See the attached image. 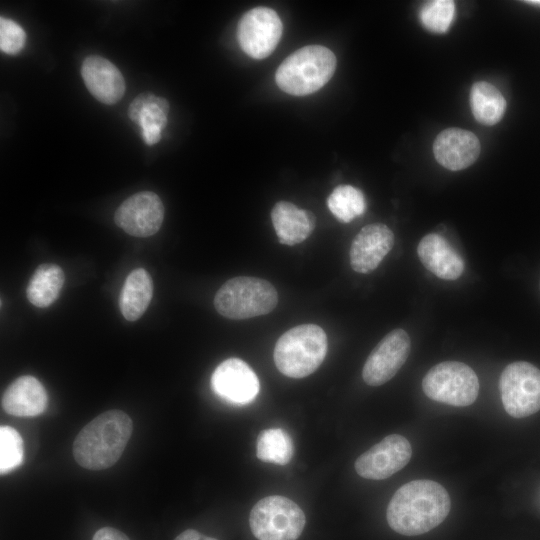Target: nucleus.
<instances>
[{
  "label": "nucleus",
  "mask_w": 540,
  "mask_h": 540,
  "mask_svg": "<svg viewBox=\"0 0 540 540\" xmlns=\"http://www.w3.org/2000/svg\"><path fill=\"white\" fill-rule=\"evenodd\" d=\"M1 403L4 411L10 415L38 416L46 409L47 393L38 379L24 375L6 388Z\"/></svg>",
  "instance_id": "obj_18"
},
{
  "label": "nucleus",
  "mask_w": 540,
  "mask_h": 540,
  "mask_svg": "<svg viewBox=\"0 0 540 540\" xmlns=\"http://www.w3.org/2000/svg\"><path fill=\"white\" fill-rule=\"evenodd\" d=\"M394 245L392 230L383 223L364 226L351 243L349 259L351 268L361 274L373 272Z\"/></svg>",
  "instance_id": "obj_14"
},
{
  "label": "nucleus",
  "mask_w": 540,
  "mask_h": 540,
  "mask_svg": "<svg viewBox=\"0 0 540 540\" xmlns=\"http://www.w3.org/2000/svg\"><path fill=\"white\" fill-rule=\"evenodd\" d=\"M450 508L449 494L442 485L419 479L402 485L394 493L387 507L386 518L395 532L416 536L441 524Z\"/></svg>",
  "instance_id": "obj_1"
},
{
  "label": "nucleus",
  "mask_w": 540,
  "mask_h": 540,
  "mask_svg": "<svg viewBox=\"0 0 540 540\" xmlns=\"http://www.w3.org/2000/svg\"><path fill=\"white\" fill-rule=\"evenodd\" d=\"M92 540H130L121 531L112 527H103L96 531Z\"/></svg>",
  "instance_id": "obj_29"
},
{
  "label": "nucleus",
  "mask_w": 540,
  "mask_h": 540,
  "mask_svg": "<svg viewBox=\"0 0 540 540\" xmlns=\"http://www.w3.org/2000/svg\"><path fill=\"white\" fill-rule=\"evenodd\" d=\"M132 430V420L123 411L110 410L98 415L76 436L73 443L75 461L89 470L113 466L125 450Z\"/></svg>",
  "instance_id": "obj_2"
},
{
  "label": "nucleus",
  "mask_w": 540,
  "mask_h": 540,
  "mask_svg": "<svg viewBox=\"0 0 540 540\" xmlns=\"http://www.w3.org/2000/svg\"><path fill=\"white\" fill-rule=\"evenodd\" d=\"M23 459V441L12 427H0V472L5 474L18 467Z\"/></svg>",
  "instance_id": "obj_27"
},
{
  "label": "nucleus",
  "mask_w": 540,
  "mask_h": 540,
  "mask_svg": "<svg viewBox=\"0 0 540 540\" xmlns=\"http://www.w3.org/2000/svg\"><path fill=\"white\" fill-rule=\"evenodd\" d=\"M499 390L505 411L514 418L540 410V370L529 362L507 365L499 379Z\"/></svg>",
  "instance_id": "obj_8"
},
{
  "label": "nucleus",
  "mask_w": 540,
  "mask_h": 540,
  "mask_svg": "<svg viewBox=\"0 0 540 540\" xmlns=\"http://www.w3.org/2000/svg\"><path fill=\"white\" fill-rule=\"evenodd\" d=\"M283 32L276 11L258 6L245 12L237 26V40L243 52L251 58H267L276 49Z\"/></svg>",
  "instance_id": "obj_9"
},
{
  "label": "nucleus",
  "mask_w": 540,
  "mask_h": 540,
  "mask_svg": "<svg viewBox=\"0 0 540 540\" xmlns=\"http://www.w3.org/2000/svg\"><path fill=\"white\" fill-rule=\"evenodd\" d=\"M539 288H540V285H539Z\"/></svg>",
  "instance_id": "obj_32"
},
{
  "label": "nucleus",
  "mask_w": 540,
  "mask_h": 540,
  "mask_svg": "<svg viewBox=\"0 0 540 540\" xmlns=\"http://www.w3.org/2000/svg\"><path fill=\"white\" fill-rule=\"evenodd\" d=\"M306 523L302 509L284 496L259 500L252 508L249 525L258 540H296Z\"/></svg>",
  "instance_id": "obj_6"
},
{
  "label": "nucleus",
  "mask_w": 540,
  "mask_h": 540,
  "mask_svg": "<svg viewBox=\"0 0 540 540\" xmlns=\"http://www.w3.org/2000/svg\"><path fill=\"white\" fill-rule=\"evenodd\" d=\"M327 336L316 324H302L283 333L276 342L273 358L277 369L290 378H304L322 364L327 353Z\"/></svg>",
  "instance_id": "obj_4"
},
{
  "label": "nucleus",
  "mask_w": 540,
  "mask_h": 540,
  "mask_svg": "<svg viewBox=\"0 0 540 540\" xmlns=\"http://www.w3.org/2000/svg\"><path fill=\"white\" fill-rule=\"evenodd\" d=\"M336 64V56L329 48L307 45L282 61L275 81L287 94L306 96L321 89L332 78Z\"/></svg>",
  "instance_id": "obj_3"
},
{
  "label": "nucleus",
  "mask_w": 540,
  "mask_h": 540,
  "mask_svg": "<svg viewBox=\"0 0 540 540\" xmlns=\"http://www.w3.org/2000/svg\"><path fill=\"white\" fill-rule=\"evenodd\" d=\"M454 16L455 3L451 0L428 1L419 11L422 25L433 33L447 32Z\"/></svg>",
  "instance_id": "obj_26"
},
{
  "label": "nucleus",
  "mask_w": 540,
  "mask_h": 540,
  "mask_svg": "<svg viewBox=\"0 0 540 540\" xmlns=\"http://www.w3.org/2000/svg\"><path fill=\"white\" fill-rule=\"evenodd\" d=\"M327 206L340 222L348 223L365 212L366 200L360 189L339 185L329 195Z\"/></svg>",
  "instance_id": "obj_25"
},
{
  "label": "nucleus",
  "mask_w": 540,
  "mask_h": 540,
  "mask_svg": "<svg viewBox=\"0 0 540 540\" xmlns=\"http://www.w3.org/2000/svg\"><path fill=\"white\" fill-rule=\"evenodd\" d=\"M433 153L440 165L451 171H459L477 160L480 142L477 136L468 130L448 128L435 138Z\"/></svg>",
  "instance_id": "obj_15"
},
{
  "label": "nucleus",
  "mask_w": 540,
  "mask_h": 540,
  "mask_svg": "<svg viewBox=\"0 0 540 540\" xmlns=\"http://www.w3.org/2000/svg\"><path fill=\"white\" fill-rule=\"evenodd\" d=\"M65 275L55 264H41L33 273L28 286L27 298L36 307L44 308L58 298Z\"/></svg>",
  "instance_id": "obj_21"
},
{
  "label": "nucleus",
  "mask_w": 540,
  "mask_h": 540,
  "mask_svg": "<svg viewBox=\"0 0 540 540\" xmlns=\"http://www.w3.org/2000/svg\"><path fill=\"white\" fill-rule=\"evenodd\" d=\"M164 219V206L159 196L142 191L127 198L116 210L115 222L126 233L135 237L155 234Z\"/></svg>",
  "instance_id": "obj_12"
},
{
  "label": "nucleus",
  "mask_w": 540,
  "mask_h": 540,
  "mask_svg": "<svg viewBox=\"0 0 540 540\" xmlns=\"http://www.w3.org/2000/svg\"><path fill=\"white\" fill-rule=\"evenodd\" d=\"M174 540H217L215 538L201 534L194 529H187L179 534Z\"/></svg>",
  "instance_id": "obj_30"
},
{
  "label": "nucleus",
  "mask_w": 540,
  "mask_h": 540,
  "mask_svg": "<svg viewBox=\"0 0 540 540\" xmlns=\"http://www.w3.org/2000/svg\"><path fill=\"white\" fill-rule=\"evenodd\" d=\"M278 303V293L267 280L238 276L226 281L214 297L217 312L232 320L266 315Z\"/></svg>",
  "instance_id": "obj_5"
},
{
  "label": "nucleus",
  "mask_w": 540,
  "mask_h": 540,
  "mask_svg": "<svg viewBox=\"0 0 540 540\" xmlns=\"http://www.w3.org/2000/svg\"><path fill=\"white\" fill-rule=\"evenodd\" d=\"M271 220L279 242L293 246L307 239L316 227L315 215L288 201L277 202Z\"/></svg>",
  "instance_id": "obj_19"
},
{
  "label": "nucleus",
  "mask_w": 540,
  "mask_h": 540,
  "mask_svg": "<svg viewBox=\"0 0 540 540\" xmlns=\"http://www.w3.org/2000/svg\"><path fill=\"white\" fill-rule=\"evenodd\" d=\"M81 74L89 92L104 104H114L124 95L125 81L121 72L101 56L85 58Z\"/></svg>",
  "instance_id": "obj_16"
},
{
  "label": "nucleus",
  "mask_w": 540,
  "mask_h": 540,
  "mask_svg": "<svg viewBox=\"0 0 540 540\" xmlns=\"http://www.w3.org/2000/svg\"><path fill=\"white\" fill-rule=\"evenodd\" d=\"M293 453L292 439L283 429L271 428L259 433L256 455L261 461L285 465L292 459Z\"/></svg>",
  "instance_id": "obj_24"
},
{
  "label": "nucleus",
  "mask_w": 540,
  "mask_h": 540,
  "mask_svg": "<svg viewBox=\"0 0 540 540\" xmlns=\"http://www.w3.org/2000/svg\"><path fill=\"white\" fill-rule=\"evenodd\" d=\"M470 106L474 118L479 123L494 125L505 113L506 100L493 84L480 81L471 87Z\"/></svg>",
  "instance_id": "obj_22"
},
{
  "label": "nucleus",
  "mask_w": 540,
  "mask_h": 540,
  "mask_svg": "<svg viewBox=\"0 0 540 540\" xmlns=\"http://www.w3.org/2000/svg\"><path fill=\"white\" fill-rule=\"evenodd\" d=\"M153 295V282L149 273L143 268L133 270L122 287L119 306L122 315L128 321L139 319Z\"/></svg>",
  "instance_id": "obj_20"
},
{
  "label": "nucleus",
  "mask_w": 540,
  "mask_h": 540,
  "mask_svg": "<svg viewBox=\"0 0 540 540\" xmlns=\"http://www.w3.org/2000/svg\"><path fill=\"white\" fill-rule=\"evenodd\" d=\"M423 266L443 280H456L464 272V260L449 242L438 233L425 235L417 246Z\"/></svg>",
  "instance_id": "obj_17"
},
{
  "label": "nucleus",
  "mask_w": 540,
  "mask_h": 540,
  "mask_svg": "<svg viewBox=\"0 0 540 540\" xmlns=\"http://www.w3.org/2000/svg\"><path fill=\"white\" fill-rule=\"evenodd\" d=\"M411 350L408 333L400 328L389 332L371 351L363 366L367 385L380 386L392 379L406 362Z\"/></svg>",
  "instance_id": "obj_10"
},
{
  "label": "nucleus",
  "mask_w": 540,
  "mask_h": 540,
  "mask_svg": "<svg viewBox=\"0 0 540 540\" xmlns=\"http://www.w3.org/2000/svg\"><path fill=\"white\" fill-rule=\"evenodd\" d=\"M412 447L402 435L391 434L360 455L355 461L357 474L365 479H386L410 461Z\"/></svg>",
  "instance_id": "obj_11"
},
{
  "label": "nucleus",
  "mask_w": 540,
  "mask_h": 540,
  "mask_svg": "<svg viewBox=\"0 0 540 540\" xmlns=\"http://www.w3.org/2000/svg\"><path fill=\"white\" fill-rule=\"evenodd\" d=\"M26 34L21 26L7 18H0V48L3 52L15 55L25 45Z\"/></svg>",
  "instance_id": "obj_28"
},
{
  "label": "nucleus",
  "mask_w": 540,
  "mask_h": 540,
  "mask_svg": "<svg viewBox=\"0 0 540 540\" xmlns=\"http://www.w3.org/2000/svg\"><path fill=\"white\" fill-rule=\"evenodd\" d=\"M525 2L528 3V4H531V5L540 6V0H528V1H525Z\"/></svg>",
  "instance_id": "obj_31"
},
{
  "label": "nucleus",
  "mask_w": 540,
  "mask_h": 540,
  "mask_svg": "<svg viewBox=\"0 0 540 540\" xmlns=\"http://www.w3.org/2000/svg\"><path fill=\"white\" fill-rule=\"evenodd\" d=\"M169 103L152 93L138 95L129 105V118L142 130L164 129L167 123Z\"/></svg>",
  "instance_id": "obj_23"
},
{
  "label": "nucleus",
  "mask_w": 540,
  "mask_h": 540,
  "mask_svg": "<svg viewBox=\"0 0 540 540\" xmlns=\"http://www.w3.org/2000/svg\"><path fill=\"white\" fill-rule=\"evenodd\" d=\"M211 386L215 394L234 405L251 403L260 389L255 372L239 358L220 363L212 374Z\"/></svg>",
  "instance_id": "obj_13"
},
{
  "label": "nucleus",
  "mask_w": 540,
  "mask_h": 540,
  "mask_svg": "<svg viewBox=\"0 0 540 540\" xmlns=\"http://www.w3.org/2000/svg\"><path fill=\"white\" fill-rule=\"evenodd\" d=\"M422 389L434 401L465 407L477 399L479 380L465 363L444 361L428 370L422 380Z\"/></svg>",
  "instance_id": "obj_7"
}]
</instances>
